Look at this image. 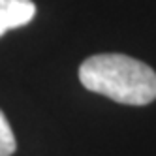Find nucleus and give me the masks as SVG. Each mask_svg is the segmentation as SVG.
Returning <instances> with one entry per match:
<instances>
[{
    "mask_svg": "<svg viewBox=\"0 0 156 156\" xmlns=\"http://www.w3.org/2000/svg\"><path fill=\"white\" fill-rule=\"evenodd\" d=\"M36 15L32 0H0V38L8 30L28 25Z\"/></svg>",
    "mask_w": 156,
    "mask_h": 156,
    "instance_id": "nucleus-2",
    "label": "nucleus"
},
{
    "mask_svg": "<svg viewBox=\"0 0 156 156\" xmlns=\"http://www.w3.org/2000/svg\"><path fill=\"white\" fill-rule=\"evenodd\" d=\"M15 149L17 143H15L13 130L9 126L6 115L2 113V109H0V156H12Z\"/></svg>",
    "mask_w": 156,
    "mask_h": 156,
    "instance_id": "nucleus-3",
    "label": "nucleus"
},
{
    "mask_svg": "<svg viewBox=\"0 0 156 156\" xmlns=\"http://www.w3.org/2000/svg\"><path fill=\"white\" fill-rule=\"evenodd\" d=\"M79 81L90 92L124 105H147L156 100V72L145 62L119 53L94 55L81 62Z\"/></svg>",
    "mask_w": 156,
    "mask_h": 156,
    "instance_id": "nucleus-1",
    "label": "nucleus"
}]
</instances>
